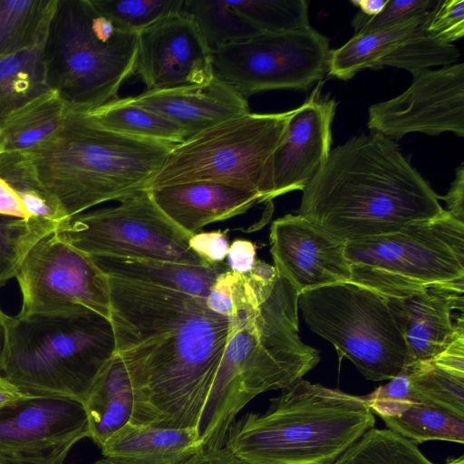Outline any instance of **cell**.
I'll return each mask as SVG.
<instances>
[{
	"instance_id": "obj_25",
	"label": "cell",
	"mask_w": 464,
	"mask_h": 464,
	"mask_svg": "<svg viewBox=\"0 0 464 464\" xmlns=\"http://www.w3.org/2000/svg\"><path fill=\"white\" fill-rule=\"evenodd\" d=\"M61 4L52 0L34 39L0 59V118L53 87L46 56Z\"/></svg>"
},
{
	"instance_id": "obj_22",
	"label": "cell",
	"mask_w": 464,
	"mask_h": 464,
	"mask_svg": "<svg viewBox=\"0 0 464 464\" xmlns=\"http://www.w3.org/2000/svg\"><path fill=\"white\" fill-rule=\"evenodd\" d=\"M161 212L189 237L204 226L246 212L261 197L253 191L214 181H192L150 188Z\"/></svg>"
},
{
	"instance_id": "obj_19",
	"label": "cell",
	"mask_w": 464,
	"mask_h": 464,
	"mask_svg": "<svg viewBox=\"0 0 464 464\" xmlns=\"http://www.w3.org/2000/svg\"><path fill=\"white\" fill-rule=\"evenodd\" d=\"M323 84L324 81L318 82L305 102L293 109L285 138L274 155L270 200L303 190L329 156L337 102L322 92Z\"/></svg>"
},
{
	"instance_id": "obj_12",
	"label": "cell",
	"mask_w": 464,
	"mask_h": 464,
	"mask_svg": "<svg viewBox=\"0 0 464 464\" xmlns=\"http://www.w3.org/2000/svg\"><path fill=\"white\" fill-rule=\"evenodd\" d=\"M330 44L312 26L261 32L212 51L214 76L244 98L273 90H306L328 73Z\"/></svg>"
},
{
	"instance_id": "obj_39",
	"label": "cell",
	"mask_w": 464,
	"mask_h": 464,
	"mask_svg": "<svg viewBox=\"0 0 464 464\" xmlns=\"http://www.w3.org/2000/svg\"><path fill=\"white\" fill-rule=\"evenodd\" d=\"M235 279L236 273L230 271L229 268L218 276L206 298V304L209 309L223 316H233Z\"/></svg>"
},
{
	"instance_id": "obj_15",
	"label": "cell",
	"mask_w": 464,
	"mask_h": 464,
	"mask_svg": "<svg viewBox=\"0 0 464 464\" xmlns=\"http://www.w3.org/2000/svg\"><path fill=\"white\" fill-rule=\"evenodd\" d=\"M367 126L391 140L412 132L464 136V64L429 69L413 76L401 94L370 106Z\"/></svg>"
},
{
	"instance_id": "obj_43",
	"label": "cell",
	"mask_w": 464,
	"mask_h": 464,
	"mask_svg": "<svg viewBox=\"0 0 464 464\" xmlns=\"http://www.w3.org/2000/svg\"><path fill=\"white\" fill-rule=\"evenodd\" d=\"M186 464H249L235 455L226 446L216 450H203Z\"/></svg>"
},
{
	"instance_id": "obj_45",
	"label": "cell",
	"mask_w": 464,
	"mask_h": 464,
	"mask_svg": "<svg viewBox=\"0 0 464 464\" xmlns=\"http://www.w3.org/2000/svg\"><path fill=\"white\" fill-rule=\"evenodd\" d=\"M388 0H352L351 3L360 8L364 15L372 17L379 14L386 5Z\"/></svg>"
},
{
	"instance_id": "obj_36",
	"label": "cell",
	"mask_w": 464,
	"mask_h": 464,
	"mask_svg": "<svg viewBox=\"0 0 464 464\" xmlns=\"http://www.w3.org/2000/svg\"><path fill=\"white\" fill-rule=\"evenodd\" d=\"M432 0H388L383 10L370 17L358 12L352 19V26L357 34H365L388 28L431 10Z\"/></svg>"
},
{
	"instance_id": "obj_38",
	"label": "cell",
	"mask_w": 464,
	"mask_h": 464,
	"mask_svg": "<svg viewBox=\"0 0 464 464\" xmlns=\"http://www.w3.org/2000/svg\"><path fill=\"white\" fill-rule=\"evenodd\" d=\"M188 245L196 255L209 265L222 262L229 249L227 235L220 230L197 233L189 237Z\"/></svg>"
},
{
	"instance_id": "obj_28",
	"label": "cell",
	"mask_w": 464,
	"mask_h": 464,
	"mask_svg": "<svg viewBox=\"0 0 464 464\" xmlns=\"http://www.w3.org/2000/svg\"><path fill=\"white\" fill-rule=\"evenodd\" d=\"M405 370L415 396L464 417V332L434 358Z\"/></svg>"
},
{
	"instance_id": "obj_4",
	"label": "cell",
	"mask_w": 464,
	"mask_h": 464,
	"mask_svg": "<svg viewBox=\"0 0 464 464\" xmlns=\"http://www.w3.org/2000/svg\"><path fill=\"white\" fill-rule=\"evenodd\" d=\"M298 297L263 261L236 273L233 332L203 411L209 423L227 430L256 396L289 387L319 362V351L298 334Z\"/></svg>"
},
{
	"instance_id": "obj_41",
	"label": "cell",
	"mask_w": 464,
	"mask_h": 464,
	"mask_svg": "<svg viewBox=\"0 0 464 464\" xmlns=\"http://www.w3.org/2000/svg\"><path fill=\"white\" fill-rule=\"evenodd\" d=\"M0 216L29 220L30 217L16 190L0 177Z\"/></svg>"
},
{
	"instance_id": "obj_34",
	"label": "cell",
	"mask_w": 464,
	"mask_h": 464,
	"mask_svg": "<svg viewBox=\"0 0 464 464\" xmlns=\"http://www.w3.org/2000/svg\"><path fill=\"white\" fill-rule=\"evenodd\" d=\"M228 4L260 32L282 33L311 26L305 0H242Z\"/></svg>"
},
{
	"instance_id": "obj_33",
	"label": "cell",
	"mask_w": 464,
	"mask_h": 464,
	"mask_svg": "<svg viewBox=\"0 0 464 464\" xmlns=\"http://www.w3.org/2000/svg\"><path fill=\"white\" fill-rule=\"evenodd\" d=\"M51 0H0V59L35 36Z\"/></svg>"
},
{
	"instance_id": "obj_29",
	"label": "cell",
	"mask_w": 464,
	"mask_h": 464,
	"mask_svg": "<svg viewBox=\"0 0 464 464\" xmlns=\"http://www.w3.org/2000/svg\"><path fill=\"white\" fill-rule=\"evenodd\" d=\"M70 111V101L54 86L24 102L0 118L2 153L23 150L42 141L64 123Z\"/></svg>"
},
{
	"instance_id": "obj_40",
	"label": "cell",
	"mask_w": 464,
	"mask_h": 464,
	"mask_svg": "<svg viewBox=\"0 0 464 464\" xmlns=\"http://www.w3.org/2000/svg\"><path fill=\"white\" fill-rule=\"evenodd\" d=\"M227 258L230 271L246 275L253 269L256 261V246L248 240L237 239L229 246Z\"/></svg>"
},
{
	"instance_id": "obj_18",
	"label": "cell",
	"mask_w": 464,
	"mask_h": 464,
	"mask_svg": "<svg viewBox=\"0 0 464 464\" xmlns=\"http://www.w3.org/2000/svg\"><path fill=\"white\" fill-rule=\"evenodd\" d=\"M269 238L274 266L299 295L351 281L352 269L344 253L346 242L299 214L275 220Z\"/></svg>"
},
{
	"instance_id": "obj_11",
	"label": "cell",
	"mask_w": 464,
	"mask_h": 464,
	"mask_svg": "<svg viewBox=\"0 0 464 464\" xmlns=\"http://www.w3.org/2000/svg\"><path fill=\"white\" fill-rule=\"evenodd\" d=\"M120 204L82 213L60 226L57 236L91 256L157 259L208 266L189 247V236L154 203L150 189L136 191Z\"/></svg>"
},
{
	"instance_id": "obj_30",
	"label": "cell",
	"mask_w": 464,
	"mask_h": 464,
	"mask_svg": "<svg viewBox=\"0 0 464 464\" xmlns=\"http://www.w3.org/2000/svg\"><path fill=\"white\" fill-rule=\"evenodd\" d=\"M81 114L103 129L133 138L173 145L187 140V135L179 125L131 103L128 97L118 98Z\"/></svg>"
},
{
	"instance_id": "obj_48",
	"label": "cell",
	"mask_w": 464,
	"mask_h": 464,
	"mask_svg": "<svg viewBox=\"0 0 464 464\" xmlns=\"http://www.w3.org/2000/svg\"><path fill=\"white\" fill-rule=\"evenodd\" d=\"M445 464H464V456L457 459H449Z\"/></svg>"
},
{
	"instance_id": "obj_49",
	"label": "cell",
	"mask_w": 464,
	"mask_h": 464,
	"mask_svg": "<svg viewBox=\"0 0 464 464\" xmlns=\"http://www.w3.org/2000/svg\"><path fill=\"white\" fill-rule=\"evenodd\" d=\"M0 154H2V151H1V150H0Z\"/></svg>"
},
{
	"instance_id": "obj_5",
	"label": "cell",
	"mask_w": 464,
	"mask_h": 464,
	"mask_svg": "<svg viewBox=\"0 0 464 464\" xmlns=\"http://www.w3.org/2000/svg\"><path fill=\"white\" fill-rule=\"evenodd\" d=\"M374 425L364 396L302 378L233 422L225 446L249 464H331Z\"/></svg>"
},
{
	"instance_id": "obj_9",
	"label": "cell",
	"mask_w": 464,
	"mask_h": 464,
	"mask_svg": "<svg viewBox=\"0 0 464 464\" xmlns=\"http://www.w3.org/2000/svg\"><path fill=\"white\" fill-rule=\"evenodd\" d=\"M298 308L311 330L367 380H391L411 363L386 297L371 288L344 282L304 291Z\"/></svg>"
},
{
	"instance_id": "obj_37",
	"label": "cell",
	"mask_w": 464,
	"mask_h": 464,
	"mask_svg": "<svg viewBox=\"0 0 464 464\" xmlns=\"http://www.w3.org/2000/svg\"><path fill=\"white\" fill-rule=\"evenodd\" d=\"M424 31L445 44L464 36V0H439L430 10L423 24Z\"/></svg>"
},
{
	"instance_id": "obj_31",
	"label": "cell",
	"mask_w": 464,
	"mask_h": 464,
	"mask_svg": "<svg viewBox=\"0 0 464 464\" xmlns=\"http://www.w3.org/2000/svg\"><path fill=\"white\" fill-rule=\"evenodd\" d=\"M180 12L192 20L211 51L261 33L227 0H184Z\"/></svg>"
},
{
	"instance_id": "obj_14",
	"label": "cell",
	"mask_w": 464,
	"mask_h": 464,
	"mask_svg": "<svg viewBox=\"0 0 464 464\" xmlns=\"http://www.w3.org/2000/svg\"><path fill=\"white\" fill-rule=\"evenodd\" d=\"M86 437L88 417L77 400L25 393L0 408V464H63Z\"/></svg>"
},
{
	"instance_id": "obj_7",
	"label": "cell",
	"mask_w": 464,
	"mask_h": 464,
	"mask_svg": "<svg viewBox=\"0 0 464 464\" xmlns=\"http://www.w3.org/2000/svg\"><path fill=\"white\" fill-rule=\"evenodd\" d=\"M293 110L248 112L174 145L146 189L192 181L225 183L270 202L273 160Z\"/></svg>"
},
{
	"instance_id": "obj_17",
	"label": "cell",
	"mask_w": 464,
	"mask_h": 464,
	"mask_svg": "<svg viewBox=\"0 0 464 464\" xmlns=\"http://www.w3.org/2000/svg\"><path fill=\"white\" fill-rule=\"evenodd\" d=\"M135 73L147 91L205 85L215 77L212 51L192 20L174 13L138 34Z\"/></svg>"
},
{
	"instance_id": "obj_26",
	"label": "cell",
	"mask_w": 464,
	"mask_h": 464,
	"mask_svg": "<svg viewBox=\"0 0 464 464\" xmlns=\"http://www.w3.org/2000/svg\"><path fill=\"white\" fill-rule=\"evenodd\" d=\"M92 257L109 277L173 289L205 299L218 276L228 269L220 264L193 266L146 258Z\"/></svg>"
},
{
	"instance_id": "obj_2",
	"label": "cell",
	"mask_w": 464,
	"mask_h": 464,
	"mask_svg": "<svg viewBox=\"0 0 464 464\" xmlns=\"http://www.w3.org/2000/svg\"><path fill=\"white\" fill-rule=\"evenodd\" d=\"M302 191L298 214L345 242L392 234L445 210L396 142L373 131L331 150Z\"/></svg>"
},
{
	"instance_id": "obj_1",
	"label": "cell",
	"mask_w": 464,
	"mask_h": 464,
	"mask_svg": "<svg viewBox=\"0 0 464 464\" xmlns=\"http://www.w3.org/2000/svg\"><path fill=\"white\" fill-rule=\"evenodd\" d=\"M115 353L132 382V424L198 429L233 332L206 299L109 277Z\"/></svg>"
},
{
	"instance_id": "obj_46",
	"label": "cell",
	"mask_w": 464,
	"mask_h": 464,
	"mask_svg": "<svg viewBox=\"0 0 464 464\" xmlns=\"http://www.w3.org/2000/svg\"><path fill=\"white\" fill-rule=\"evenodd\" d=\"M6 315L1 309H0V353L4 345L5 341V320Z\"/></svg>"
},
{
	"instance_id": "obj_23",
	"label": "cell",
	"mask_w": 464,
	"mask_h": 464,
	"mask_svg": "<svg viewBox=\"0 0 464 464\" xmlns=\"http://www.w3.org/2000/svg\"><path fill=\"white\" fill-rule=\"evenodd\" d=\"M392 431L415 444L429 440L464 443V417L410 393L392 397L373 391L364 396Z\"/></svg>"
},
{
	"instance_id": "obj_20",
	"label": "cell",
	"mask_w": 464,
	"mask_h": 464,
	"mask_svg": "<svg viewBox=\"0 0 464 464\" xmlns=\"http://www.w3.org/2000/svg\"><path fill=\"white\" fill-rule=\"evenodd\" d=\"M464 282L430 287L401 297H386L405 340L411 363L442 353L464 332L463 314L456 323L453 311L464 307Z\"/></svg>"
},
{
	"instance_id": "obj_10",
	"label": "cell",
	"mask_w": 464,
	"mask_h": 464,
	"mask_svg": "<svg viewBox=\"0 0 464 464\" xmlns=\"http://www.w3.org/2000/svg\"><path fill=\"white\" fill-rule=\"evenodd\" d=\"M63 5L58 89L72 111L85 113L118 99L122 83L135 73L138 34L118 27L89 0Z\"/></svg>"
},
{
	"instance_id": "obj_27",
	"label": "cell",
	"mask_w": 464,
	"mask_h": 464,
	"mask_svg": "<svg viewBox=\"0 0 464 464\" xmlns=\"http://www.w3.org/2000/svg\"><path fill=\"white\" fill-rule=\"evenodd\" d=\"M83 405L88 417L90 438L100 448L125 426L132 423L134 391L121 356L113 355L95 381Z\"/></svg>"
},
{
	"instance_id": "obj_47",
	"label": "cell",
	"mask_w": 464,
	"mask_h": 464,
	"mask_svg": "<svg viewBox=\"0 0 464 464\" xmlns=\"http://www.w3.org/2000/svg\"><path fill=\"white\" fill-rule=\"evenodd\" d=\"M93 464H131V463H127V462L116 460L111 458L105 457V458L94 462Z\"/></svg>"
},
{
	"instance_id": "obj_16",
	"label": "cell",
	"mask_w": 464,
	"mask_h": 464,
	"mask_svg": "<svg viewBox=\"0 0 464 464\" xmlns=\"http://www.w3.org/2000/svg\"><path fill=\"white\" fill-rule=\"evenodd\" d=\"M429 12L388 28L354 34L331 50L327 75L347 81L362 70L391 66L415 76L432 67L457 63L460 56L457 46L424 31Z\"/></svg>"
},
{
	"instance_id": "obj_6",
	"label": "cell",
	"mask_w": 464,
	"mask_h": 464,
	"mask_svg": "<svg viewBox=\"0 0 464 464\" xmlns=\"http://www.w3.org/2000/svg\"><path fill=\"white\" fill-rule=\"evenodd\" d=\"M114 354L111 322L92 311L6 315L0 374L24 393L83 403Z\"/></svg>"
},
{
	"instance_id": "obj_44",
	"label": "cell",
	"mask_w": 464,
	"mask_h": 464,
	"mask_svg": "<svg viewBox=\"0 0 464 464\" xmlns=\"http://www.w3.org/2000/svg\"><path fill=\"white\" fill-rule=\"evenodd\" d=\"M24 394L14 384L0 374V408Z\"/></svg>"
},
{
	"instance_id": "obj_24",
	"label": "cell",
	"mask_w": 464,
	"mask_h": 464,
	"mask_svg": "<svg viewBox=\"0 0 464 464\" xmlns=\"http://www.w3.org/2000/svg\"><path fill=\"white\" fill-rule=\"evenodd\" d=\"M101 449L104 457L131 464H186L204 447L198 429L130 423Z\"/></svg>"
},
{
	"instance_id": "obj_42",
	"label": "cell",
	"mask_w": 464,
	"mask_h": 464,
	"mask_svg": "<svg viewBox=\"0 0 464 464\" xmlns=\"http://www.w3.org/2000/svg\"><path fill=\"white\" fill-rule=\"evenodd\" d=\"M445 201L448 212L459 220L464 222V164L461 163L456 169L453 180L446 195L440 197Z\"/></svg>"
},
{
	"instance_id": "obj_13",
	"label": "cell",
	"mask_w": 464,
	"mask_h": 464,
	"mask_svg": "<svg viewBox=\"0 0 464 464\" xmlns=\"http://www.w3.org/2000/svg\"><path fill=\"white\" fill-rule=\"evenodd\" d=\"M14 277L22 296L19 315L92 311L111 321L108 276L55 232L32 247Z\"/></svg>"
},
{
	"instance_id": "obj_8",
	"label": "cell",
	"mask_w": 464,
	"mask_h": 464,
	"mask_svg": "<svg viewBox=\"0 0 464 464\" xmlns=\"http://www.w3.org/2000/svg\"><path fill=\"white\" fill-rule=\"evenodd\" d=\"M350 282L386 297L464 282V222L446 209L401 230L346 242Z\"/></svg>"
},
{
	"instance_id": "obj_3",
	"label": "cell",
	"mask_w": 464,
	"mask_h": 464,
	"mask_svg": "<svg viewBox=\"0 0 464 464\" xmlns=\"http://www.w3.org/2000/svg\"><path fill=\"white\" fill-rule=\"evenodd\" d=\"M173 147L108 130L71 109L42 141L0 154V177L15 190L42 194L63 225L92 207L146 189Z\"/></svg>"
},
{
	"instance_id": "obj_35",
	"label": "cell",
	"mask_w": 464,
	"mask_h": 464,
	"mask_svg": "<svg viewBox=\"0 0 464 464\" xmlns=\"http://www.w3.org/2000/svg\"><path fill=\"white\" fill-rule=\"evenodd\" d=\"M184 0H92L118 27L139 34L163 17L181 11Z\"/></svg>"
},
{
	"instance_id": "obj_32",
	"label": "cell",
	"mask_w": 464,
	"mask_h": 464,
	"mask_svg": "<svg viewBox=\"0 0 464 464\" xmlns=\"http://www.w3.org/2000/svg\"><path fill=\"white\" fill-rule=\"evenodd\" d=\"M57 228L50 222L0 216V285L14 277L32 247Z\"/></svg>"
},
{
	"instance_id": "obj_21",
	"label": "cell",
	"mask_w": 464,
	"mask_h": 464,
	"mask_svg": "<svg viewBox=\"0 0 464 464\" xmlns=\"http://www.w3.org/2000/svg\"><path fill=\"white\" fill-rule=\"evenodd\" d=\"M128 98L131 103L179 125L187 139L250 112L247 99L216 77L201 86L145 91Z\"/></svg>"
}]
</instances>
